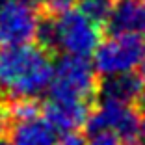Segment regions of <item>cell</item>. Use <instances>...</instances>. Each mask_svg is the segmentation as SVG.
Returning a JSON list of instances; mask_svg holds the SVG:
<instances>
[{"label": "cell", "instance_id": "1", "mask_svg": "<svg viewBox=\"0 0 145 145\" xmlns=\"http://www.w3.org/2000/svg\"><path fill=\"white\" fill-rule=\"evenodd\" d=\"M52 71L50 52L39 45L22 43L0 48V91L13 101L47 93Z\"/></svg>", "mask_w": 145, "mask_h": 145}, {"label": "cell", "instance_id": "2", "mask_svg": "<svg viewBox=\"0 0 145 145\" xmlns=\"http://www.w3.org/2000/svg\"><path fill=\"white\" fill-rule=\"evenodd\" d=\"M99 89V74L93 63L82 56L63 54L54 63L48 84V99L67 103H93Z\"/></svg>", "mask_w": 145, "mask_h": 145}, {"label": "cell", "instance_id": "3", "mask_svg": "<svg viewBox=\"0 0 145 145\" xmlns=\"http://www.w3.org/2000/svg\"><path fill=\"white\" fill-rule=\"evenodd\" d=\"M140 121L141 114L136 104L99 97V101L91 106L84 128L88 134L112 132L123 145H136L140 138Z\"/></svg>", "mask_w": 145, "mask_h": 145}, {"label": "cell", "instance_id": "4", "mask_svg": "<svg viewBox=\"0 0 145 145\" xmlns=\"http://www.w3.org/2000/svg\"><path fill=\"white\" fill-rule=\"evenodd\" d=\"M54 17V15H52ZM101 28L82 11L71 8L54 17V52L89 58L101 41Z\"/></svg>", "mask_w": 145, "mask_h": 145}, {"label": "cell", "instance_id": "5", "mask_svg": "<svg viewBox=\"0 0 145 145\" xmlns=\"http://www.w3.org/2000/svg\"><path fill=\"white\" fill-rule=\"evenodd\" d=\"M141 35L136 34H110L101 39L93 50V69L99 76H112L130 72L138 67L141 58Z\"/></svg>", "mask_w": 145, "mask_h": 145}, {"label": "cell", "instance_id": "6", "mask_svg": "<svg viewBox=\"0 0 145 145\" xmlns=\"http://www.w3.org/2000/svg\"><path fill=\"white\" fill-rule=\"evenodd\" d=\"M35 8L21 0H8L0 8V47L32 43L39 24Z\"/></svg>", "mask_w": 145, "mask_h": 145}, {"label": "cell", "instance_id": "7", "mask_svg": "<svg viewBox=\"0 0 145 145\" xmlns=\"http://www.w3.org/2000/svg\"><path fill=\"white\" fill-rule=\"evenodd\" d=\"M93 103H67V101H54L47 99L43 104L41 115L58 132H78L86 127L89 110Z\"/></svg>", "mask_w": 145, "mask_h": 145}, {"label": "cell", "instance_id": "8", "mask_svg": "<svg viewBox=\"0 0 145 145\" xmlns=\"http://www.w3.org/2000/svg\"><path fill=\"white\" fill-rule=\"evenodd\" d=\"M103 28L108 34H145V6L141 0H112Z\"/></svg>", "mask_w": 145, "mask_h": 145}, {"label": "cell", "instance_id": "9", "mask_svg": "<svg viewBox=\"0 0 145 145\" xmlns=\"http://www.w3.org/2000/svg\"><path fill=\"white\" fill-rule=\"evenodd\" d=\"M9 130L11 145H54L58 140V130L41 114L13 121Z\"/></svg>", "mask_w": 145, "mask_h": 145}, {"label": "cell", "instance_id": "10", "mask_svg": "<svg viewBox=\"0 0 145 145\" xmlns=\"http://www.w3.org/2000/svg\"><path fill=\"white\" fill-rule=\"evenodd\" d=\"M143 89L145 84L141 76L136 74L134 71H130V72H121V74H112V76H101L97 97L114 99V101L127 104H136Z\"/></svg>", "mask_w": 145, "mask_h": 145}, {"label": "cell", "instance_id": "11", "mask_svg": "<svg viewBox=\"0 0 145 145\" xmlns=\"http://www.w3.org/2000/svg\"><path fill=\"white\" fill-rule=\"evenodd\" d=\"M76 4L78 11H82L86 17L97 22L99 26H104L112 8V0H76Z\"/></svg>", "mask_w": 145, "mask_h": 145}, {"label": "cell", "instance_id": "12", "mask_svg": "<svg viewBox=\"0 0 145 145\" xmlns=\"http://www.w3.org/2000/svg\"><path fill=\"white\" fill-rule=\"evenodd\" d=\"M74 4H76V0H45V4H43V8L47 9V15H61V13H65L67 9L74 8Z\"/></svg>", "mask_w": 145, "mask_h": 145}, {"label": "cell", "instance_id": "13", "mask_svg": "<svg viewBox=\"0 0 145 145\" xmlns=\"http://www.w3.org/2000/svg\"><path fill=\"white\" fill-rule=\"evenodd\" d=\"M86 145H123V143L112 132H95L89 134V141H86Z\"/></svg>", "mask_w": 145, "mask_h": 145}, {"label": "cell", "instance_id": "14", "mask_svg": "<svg viewBox=\"0 0 145 145\" xmlns=\"http://www.w3.org/2000/svg\"><path fill=\"white\" fill-rule=\"evenodd\" d=\"M54 145H86V140L78 132H65L61 138L56 140Z\"/></svg>", "mask_w": 145, "mask_h": 145}, {"label": "cell", "instance_id": "15", "mask_svg": "<svg viewBox=\"0 0 145 145\" xmlns=\"http://www.w3.org/2000/svg\"><path fill=\"white\" fill-rule=\"evenodd\" d=\"M13 119H11V112L6 104H0V136H4L6 132L9 130Z\"/></svg>", "mask_w": 145, "mask_h": 145}, {"label": "cell", "instance_id": "16", "mask_svg": "<svg viewBox=\"0 0 145 145\" xmlns=\"http://www.w3.org/2000/svg\"><path fill=\"white\" fill-rule=\"evenodd\" d=\"M138 67H140V72H138V74L141 76V80H143V84H145V41H143V47H141V58H140Z\"/></svg>", "mask_w": 145, "mask_h": 145}, {"label": "cell", "instance_id": "17", "mask_svg": "<svg viewBox=\"0 0 145 145\" xmlns=\"http://www.w3.org/2000/svg\"><path fill=\"white\" fill-rule=\"evenodd\" d=\"M141 145H145V110H141V121H140V138H138Z\"/></svg>", "mask_w": 145, "mask_h": 145}, {"label": "cell", "instance_id": "18", "mask_svg": "<svg viewBox=\"0 0 145 145\" xmlns=\"http://www.w3.org/2000/svg\"><path fill=\"white\" fill-rule=\"evenodd\" d=\"M21 2H24V4L32 6V8H35V9L43 8V4H45V0H21Z\"/></svg>", "mask_w": 145, "mask_h": 145}, {"label": "cell", "instance_id": "19", "mask_svg": "<svg viewBox=\"0 0 145 145\" xmlns=\"http://www.w3.org/2000/svg\"><path fill=\"white\" fill-rule=\"evenodd\" d=\"M0 145H11V143H9V140H6L4 136H0Z\"/></svg>", "mask_w": 145, "mask_h": 145}, {"label": "cell", "instance_id": "20", "mask_svg": "<svg viewBox=\"0 0 145 145\" xmlns=\"http://www.w3.org/2000/svg\"><path fill=\"white\" fill-rule=\"evenodd\" d=\"M6 2H8V0H0V8H2V6H4Z\"/></svg>", "mask_w": 145, "mask_h": 145}, {"label": "cell", "instance_id": "21", "mask_svg": "<svg viewBox=\"0 0 145 145\" xmlns=\"http://www.w3.org/2000/svg\"><path fill=\"white\" fill-rule=\"evenodd\" d=\"M141 2H143V6H145V0H141Z\"/></svg>", "mask_w": 145, "mask_h": 145}]
</instances>
